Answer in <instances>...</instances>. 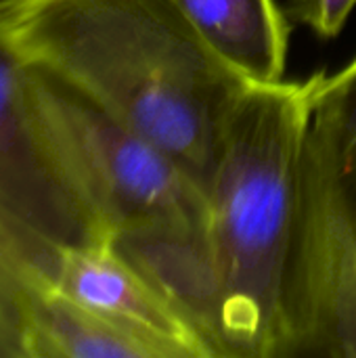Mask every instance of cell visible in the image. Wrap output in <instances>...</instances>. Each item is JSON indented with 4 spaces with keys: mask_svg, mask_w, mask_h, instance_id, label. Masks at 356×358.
Instances as JSON below:
<instances>
[{
    "mask_svg": "<svg viewBox=\"0 0 356 358\" xmlns=\"http://www.w3.org/2000/svg\"><path fill=\"white\" fill-rule=\"evenodd\" d=\"M321 73L252 86L227 124L199 241L164 289L210 358H292L308 130Z\"/></svg>",
    "mask_w": 356,
    "mask_h": 358,
    "instance_id": "cell-1",
    "label": "cell"
},
{
    "mask_svg": "<svg viewBox=\"0 0 356 358\" xmlns=\"http://www.w3.org/2000/svg\"><path fill=\"white\" fill-rule=\"evenodd\" d=\"M0 29L29 65L86 94L208 191L252 84L176 0H0Z\"/></svg>",
    "mask_w": 356,
    "mask_h": 358,
    "instance_id": "cell-2",
    "label": "cell"
},
{
    "mask_svg": "<svg viewBox=\"0 0 356 358\" xmlns=\"http://www.w3.org/2000/svg\"><path fill=\"white\" fill-rule=\"evenodd\" d=\"M0 220L36 250L111 243L65 176L38 120L31 65L0 29Z\"/></svg>",
    "mask_w": 356,
    "mask_h": 358,
    "instance_id": "cell-3",
    "label": "cell"
},
{
    "mask_svg": "<svg viewBox=\"0 0 356 358\" xmlns=\"http://www.w3.org/2000/svg\"><path fill=\"white\" fill-rule=\"evenodd\" d=\"M356 358V229L306 153L292 304V358Z\"/></svg>",
    "mask_w": 356,
    "mask_h": 358,
    "instance_id": "cell-4",
    "label": "cell"
},
{
    "mask_svg": "<svg viewBox=\"0 0 356 358\" xmlns=\"http://www.w3.org/2000/svg\"><path fill=\"white\" fill-rule=\"evenodd\" d=\"M50 285L153 344L164 358H210L191 323L111 243L63 250Z\"/></svg>",
    "mask_w": 356,
    "mask_h": 358,
    "instance_id": "cell-5",
    "label": "cell"
},
{
    "mask_svg": "<svg viewBox=\"0 0 356 358\" xmlns=\"http://www.w3.org/2000/svg\"><path fill=\"white\" fill-rule=\"evenodd\" d=\"M206 44L252 86L283 82L290 19L277 0H176Z\"/></svg>",
    "mask_w": 356,
    "mask_h": 358,
    "instance_id": "cell-6",
    "label": "cell"
},
{
    "mask_svg": "<svg viewBox=\"0 0 356 358\" xmlns=\"http://www.w3.org/2000/svg\"><path fill=\"white\" fill-rule=\"evenodd\" d=\"M29 358H164L162 350L52 285L25 313Z\"/></svg>",
    "mask_w": 356,
    "mask_h": 358,
    "instance_id": "cell-7",
    "label": "cell"
},
{
    "mask_svg": "<svg viewBox=\"0 0 356 358\" xmlns=\"http://www.w3.org/2000/svg\"><path fill=\"white\" fill-rule=\"evenodd\" d=\"M308 155L340 212L356 229V61L321 73L308 130Z\"/></svg>",
    "mask_w": 356,
    "mask_h": 358,
    "instance_id": "cell-8",
    "label": "cell"
},
{
    "mask_svg": "<svg viewBox=\"0 0 356 358\" xmlns=\"http://www.w3.org/2000/svg\"><path fill=\"white\" fill-rule=\"evenodd\" d=\"M57 260L59 258L23 241L0 220V289L10 296L23 313H27L36 294L52 283Z\"/></svg>",
    "mask_w": 356,
    "mask_h": 358,
    "instance_id": "cell-9",
    "label": "cell"
},
{
    "mask_svg": "<svg viewBox=\"0 0 356 358\" xmlns=\"http://www.w3.org/2000/svg\"><path fill=\"white\" fill-rule=\"evenodd\" d=\"M356 8V0H287V17L311 27L319 38H336Z\"/></svg>",
    "mask_w": 356,
    "mask_h": 358,
    "instance_id": "cell-10",
    "label": "cell"
},
{
    "mask_svg": "<svg viewBox=\"0 0 356 358\" xmlns=\"http://www.w3.org/2000/svg\"><path fill=\"white\" fill-rule=\"evenodd\" d=\"M0 358H29L23 308L0 289Z\"/></svg>",
    "mask_w": 356,
    "mask_h": 358,
    "instance_id": "cell-11",
    "label": "cell"
},
{
    "mask_svg": "<svg viewBox=\"0 0 356 358\" xmlns=\"http://www.w3.org/2000/svg\"><path fill=\"white\" fill-rule=\"evenodd\" d=\"M355 61H356V57H355Z\"/></svg>",
    "mask_w": 356,
    "mask_h": 358,
    "instance_id": "cell-12",
    "label": "cell"
}]
</instances>
